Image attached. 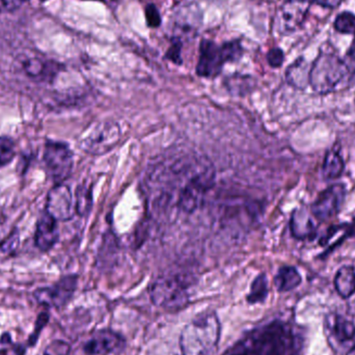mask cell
I'll return each mask as SVG.
<instances>
[{"mask_svg": "<svg viewBox=\"0 0 355 355\" xmlns=\"http://www.w3.org/2000/svg\"><path fill=\"white\" fill-rule=\"evenodd\" d=\"M300 339L283 321H272L246 334L225 355H298Z\"/></svg>", "mask_w": 355, "mask_h": 355, "instance_id": "6da1fadb", "label": "cell"}, {"mask_svg": "<svg viewBox=\"0 0 355 355\" xmlns=\"http://www.w3.org/2000/svg\"><path fill=\"white\" fill-rule=\"evenodd\" d=\"M221 327L214 311L202 313L190 321L180 335L183 355H213L218 347Z\"/></svg>", "mask_w": 355, "mask_h": 355, "instance_id": "7a4b0ae2", "label": "cell"}, {"mask_svg": "<svg viewBox=\"0 0 355 355\" xmlns=\"http://www.w3.org/2000/svg\"><path fill=\"white\" fill-rule=\"evenodd\" d=\"M349 67L334 53L322 52L310 71V85L319 95L335 93L346 87L352 79Z\"/></svg>", "mask_w": 355, "mask_h": 355, "instance_id": "3957f363", "label": "cell"}, {"mask_svg": "<svg viewBox=\"0 0 355 355\" xmlns=\"http://www.w3.org/2000/svg\"><path fill=\"white\" fill-rule=\"evenodd\" d=\"M243 55V48L239 41L218 44L210 40H202L200 44V58L196 74L204 78H214L223 71L227 62H237Z\"/></svg>", "mask_w": 355, "mask_h": 355, "instance_id": "277c9868", "label": "cell"}, {"mask_svg": "<svg viewBox=\"0 0 355 355\" xmlns=\"http://www.w3.org/2000/svg\"><path fill=\"white\" fill-rule=\"evenodd\" d=\"M150 297L156 306L168 312L183 310L189 304L187 284L178 275L158 277L150 288Z\"/></svg>", "mask_w": 355, "mask_h": 355, "instance_id": "5b68a950", "label": "cell"}, {"mask_svg": "<svg viewBox=\"0 0 355 355\" xmlns=\"http://www.w3.org/2000/svg\"><path fill=\"white\" fill-rule=\"evenodd\" d=\"M43 162L48 177L55 185L64 183L72 175L74 155L68 144L48 139L44 147Z\"/></svg>", "mask_w": 355, "mask_h": 355, "instance_id": "8992f818", "label": "cell"}, {"mask_svg": "<svg viewBox=\"0 0 355 355\" xmlns=\"http://www.w3.org/2000/svg\"><path fill=\"white\" fill-rule=\"evenodd\" d=\"M214 172L210 166L202 164L186 182L180 191L179 207L184 212L191 213L196 211L204 202L207 192L214 184Z\"/></svg>", "mask_w": 355, "mask_h": 355, "instance_id": "52a82bcc", "label": "cell"}, {"mask_svg": "<svg viewBox=\"0 0 355 355\" xmlns=\"http://www.w3.org/2000/svg\"><path fill=\"white\" fill-rule=\"evenodd\" d=\"M122 137L120 125L114 121L97 123L81 141V149L89 154L101 155L116 147Z\"/></svg>", "mask_w": 355, "mask_h": 355, "instance_id": "ba28073f", "label": "cell"}, {"mask_svg": "<svg viewBox=\"0 0 355 355\" xmlns=\"http://www.w3.org/2000/svg\"><path fill=\"white\" fill-rule=\"evenodd\" d=\"M78 285V277L71 275L62 277L50 287L39 288L33 296L37 304L46 308H64L74 295Z\"/></svg>", "mask_w": 355, "mask_h": 355, "instance_id": "9c48e42d", "label": "cell"}, {"mask_svg": "<svg viewBox=\"0 0 355 355\" xmlns=\"http://www.w3.org/2000/svg\"><path fill=\"white\" fill-rule=\"evenodd\" d=\"M311 0H286L277 14V27L279 33H295L304 25L308 17Z\"/></svg>", "mask_w": 355, "mask_h": 355, "instance_id": "30bf717a", "label": "cell"}, {"mask_svg": "<svg viewBox=\"0 0 355 355\" xmlns=\"http://www.w3.org/2000/svg\"><path fill=\"white\" fill-rule=\"evenodd\" d=\"M346 189L344 184H334L323 190L311 206V212L318 220L327 221L335 217L345 202Z\"/></svg>", "mask_w": 355, "mask_h": 355, "instance_id": "8fae6325", "label": "cell"}, {"mask_svg": "<svg viewBox=\"0 0 355 355\" xmlns=\"http://www.w3.org/2000/svg\"><path fill=\"white\" fill-rule=\"evenodd\" d=\"M45 210L58 221H67L73 218L75 202L69 186L58 184L48 192Z\"/></svg>", "mask_w": 355, "mask_h": 355, "instance_id": "7c38bea8", "label": "cell"}, {"mask_svg": "<svg viewBox=\"0 0 355 355\" xmlns=\"http://www.w3.org/2000/svg\"><path fill=\"white\" fill-rule=\"evenodd\" d=\"M329 343L340 354H346L355 333V324L340 315H329L325 321Z\"/></svg>", "mask_w": 355, "mask_h": 355, "instance_id": "4fadbf2b", "label": "cell"}, {"mask_svg": "<svg viewBox=\"0 0 355 355\" xmlns=\"http://www.w3.org/2000/svg\"><path fill=\"white\" fill-rule=\"evenodd\" d=\"M126 347V340L121 334L112 329H100L93 334L83 345L87 355H107L122 352Z\"/></svg>", "mask_w": 355, "mask_h": 355, "instance_id": "5bb4252c", "label": "cell"}, {"mask_svg": "<svg viewBox=\"0 0 355 355\" xmlns=\"http://www.w3.org/2000/svg\"><path fill=\"white\" fill-rule=\"evenodd\" d=\"M58 220L44 210L37 219L35 232V245L40 252H47L51 250L58 241Z\"/></svg>", "mask_w": 355, "mask_h": 355, "instance_id": "9a60e30c", "label": "cell"}, {"mask_svg": "<svg viewBox=\"0 0 355 355\" xmlns=\"http://www.w3.org/2000/svg\"><path fill=\"white\" fill-rule=\"evenodd\" d=\"M314 215L306 207L296 208L290 219V231L298 240L312 239L317 234V223Z\"/></svg>", "mask_w": 355, "mask_h": 355, "instance_id": "2e32d148", "label": "cell"}, {"mask_svg": "<svg viewBox=\"0 0 355 355\" xmlns=\"http://www.w3.org/2000/svg\"><path fill=\"white\" fill-rule=\"evenodd\" d=\"M23 69L27 76L40 80L53 79L60 71V66L55 62H44L41 58H29L23 62Z\"/></svg>", "mask_w": 355, "mask_h": 355, "instance_id": "e0dca14e", "label": "cell"}, {"mask_svg": "<svg viewBox=\"0 0 355 355\" xmlns=\"http://www.w3.org/2000/svg\"><path fill=\"white\" fill-rule=\"evenodd\" d=\"M311 67L304 58L296 60L286 71V79L288 83L296 89H306L310 85Z\"/></svg>", "mask_w": 355, "mask_h": 355, "instance_id": "ac0fdd59", "label": "cell"}, {"mask_svg": "<svg viewBox=\"0 0 355 355\" xmlns=\"http://www.w3.org/2000/svg\"><path fill=\"white\" fill-rule=\"evenodd\" d=\"M202 25V12L196 4L187 6L177 15V26L183 33L193 35Z\"/></svg>", "mask_w": 355, "mask_h": 355, "instance_id": "d6986e66", "label": "cell"}, {"mask_svg": "<svg viewBox=\"0 0 355 355\" xmlns=\"http://www.w3.org/2000/svg\"><path fill=\"white\" fill-rule=\"evenodd\" d=\"M335 287L339 295L348 300L355 293V269L352 266H343L335 277Z\"/></svg>", "mask_w": 355, "mask_h": 355, "instance_id": "ffe728a7", "label": "cell"}, {"mask_svg": "<svg viewBox=\"0 0 355 355\" xmlns=\"http://www.w3.org/2000/svg\"><path fill=\"white\" fill-rule=\"evenodd\" d=\"M302 283V275L295 267L283 266L275 277V286L279 292H289Z\"/></svg>", "mask_w": 355, "mask_h": 355, "instance_id": "44dd1931", "label": "cell"}, {"mask_svg": "<svg viewBox=\"0 0 355 355\" xmlns=\"http://www.w3.org/2000/svg\"><path fill=\"white\" fill-rule=\"evenodd\" d=\"M345 162L339 152L331 150L325 154L322 164V176L325 180L338 179L343 174Z\"/></svg>", "mask_w": 355, "mask_h": 355, "instance_id": "7402d4cb", "label": "cell"}, {"mask_svg": "<svg viewBox=\"0 0 355 355\" xmlns=\"http://www.w3.org/2000/svg\"><path fill=\"white\" fill-rule=\"evenodd\" d=\"M75 212L79 216L85 217L93 207V187L87 183L80 184L75 192Z\"/></svg>", "mask_w": 355, "mask_h": 355, "instance_id": "603a6c76", "label": "cell"}, {"mask_svg": "<svg viewBox=\"0 0 355 355\" xmlns=\"http://www.w3.org/2000/svg\"><path fill=\"white\" fill-rule=\"evenodd\" d=\"M268 296V281L265 273H261L252 282L250 291L246 296L250 304H262Z\"/></svg>", "mask_w": 355, "mask_h": 355, "instance_id": "cb8c5ba5", "label": "cell"}, {"mask_svg": "<svg viewBox=\"0 0 355 355\" xmlns=\"http://www.w3.org/2000/svg\"><path fill=\"white\" fill-rule=\"evenodd\" d=\"M349 230H352V227L348 225L331 227V229L327 231V235L321 238L320 245L327 246L329 250H331V248H334V246L338 245V244L343 241L344 238L346 237Z\"/></svg>", "mask_w": 355, "mask_h": 355, "instance_id": "d4e9b609", "label": "cell"}, {"mask_svg": "<svg viewBox=\"0 0 355 355\" xmlns=\"http://www.w3.org/2000/svg\"><path fill=\"white\" fill-rule=\"evenodd\" d=\"M16 157V144L10 137H0V168L8 166Z\"/></svg>", "mask_w": 355, "mask_h": 355, "instance_id": "484cf974", "label": "cell"}, {"mask_svg": "<svg viewBox=\"0 0 355 355\" xmlns=\"http://www.w3.org/2000/svg\"><path fill=\"white\" fill-rule=\"evenodd\" d=\"M334 27L343 35H355V15L350 12H341L336 18Z\"/></svg>", "mask_w": 355, "mask_h": 355, "instance_id": "4316f807", "label": "cell"}, {"mask_svg": "<svg viewBox=\"0 0 355 355\" xmlns=\"http://www.w3.org/2000/svg\"><path fill=\"white\" fill-rule=\"evenodd\" d=\"M71 346L62 340H55L46 347L43 355H70Z\"/></svg>", "mask_w": 355, "mask_h": 355, "instance_id": "83f0119b", "label": "cell"}, {"mask_svg": "<svg viewBox=\"0 0 355 355\" xmlns=\"http://www.w3.org/2000/svg\"><path fill=\"white\" fill-rule=\"evenodd\" d=\"M145 12L148 26L153 27V28L160 26V24H162V16H160L159 10H158L157 6L155 4H148L145 8Z\"/></svg>", "mask_w": 355, "mask_h": 355, "instance_id": "f1b7e54d", "label": "cell"}, {"mask_svg": "<svg viewBox=\"0 0 355 355\" xmlns=\"http://www.w3.org/2000/svg\"><path fill=\"white\" fill-rule=\"evenodd\" d=\"M182 42L179 37L173 40L172 44H171L170 48L166 53V60H170L171 62H174L176 64H182Z\"/></svg>", "mask_w": 355, "mask_h": 355, "instance_id": "f546056e", "label": "cell"}, {"mask_svg": "<svg viewBox=\"0 0 355 355\" xmlns=\"http://www.w3.org/2000/svg\"><path fill=\"white\" fill-rule=\"evenodd\" d=\"M19 245V233L14 230L8 237L0 241V250L3 252H10L16 250Z\"/></svg>", "mask_w": 355, "mask_h": 355, "instance_id": "4dcf8cb0", "label": "cell"}, {"mask_svg": "<svg viewBox=\"0 0 355 355\" xmlns=\"http://www.w3.org/2000/svg\"><path fill=\"white\" fill-rule=\"evenodd\" d=\"M285 54L281 48H272L267 53V62L271 68H279L284 64Z\"/></svg>", "mask_w": 355, "mask_h": 355, "instance_id": "1f68e13d", "label": "cell"}, {"mask_svg": "<svg viewBox=\"0 0 355 355\" xmlns=\"http://www.w3.org/2000/svg\"><path fill=\"white\" fill-rule=\"evenodd\" d=\"M48 320H49V315L47 313H42L40 316L37 317V322H35V333L29 338V344L31 345H35V342L37 341V337H39L40 331L46 327Z\"/></svg>", "mask_w": 355, "mask_h": 355, "instance_id": "d6a6232c", "label": "cell"}, {"mask_svg": "<svg viewBox=\"0 0 355 355\" xmlns=\"http://www.w3.org/2000/svg\"><path fill=\"white\" fill-rule=\"evenodd\" d=\"M29 0H0V12H10L20 8Z\"/></svg>", "mask_w": 355, "mask_h": 355, "instance_id": "836d02e7", "label": "cell"}, {"mask_svg": "<svg viewBox=\"0 0 355 355\" xmlns=\"http://www.w3.org/2000/svg\"><path fill=\"white\" fill-rule=\"evenodd\" d=\"M312 3L318 4L327 8H336L343 3L344 0H311Z\"/></svg>", "mask_w": 355, "mask_h": 355, "instance_id": "e575fe53", "label": "cell"}, {"mask_svg": "<svg viewBox=\"0 0 355 355\" xmlns=\"http://www.w3.org/2000/svg\"><path fill=\"white\" fill-rule=\"evenodd\" d=\"M348 56H349L350 60L355 64V39L354 43H352V47H350L349 51H348Z\"/></svg>", "mask_w": 355, "mask_h": 355, "instance_id": "d590c367", "label": "cell"}, {"mask_svg": "<svg viewBox=\"0 0 355 355\" xmlns=\"http://www.w3.org/2000/svg\"><path fill=\"white\" fill-rule=\"evenodd\" d=\"M346 355H355V333L354 338H352V344H350L349 349L347 350Z\"/></svg>", "mask_w": 355, "mask_h": 355, "instance_id": "8d00e7d4", "label": "cell"}, {"mask_svg": "<svg viewBox=\"0 0 355 355\" xmlns=\"http://www.w3.org/2000/svg\"><path fill=\"white\" fill-rule=\"evenodd\" d=\"M41 1H46V0H41Z\"/></svg>", "mask_w": 355, "mask_h": 355, "instance_id": "74e56055", "label": "cell"}, {"mask_svg": "<svg viewBox=\"0 0 355 355\" xmlns=\"http://www.w3.org/2000/svg\"><path fill=\"white\" fill-rule=\"evenodd\" d=\"M352 230H354V231H355V227H354V229H352Z\"/></svg>", "mask_w": 355, "mask_h": 355, "instance_id": "f35d334b", "label": "cell"}]
</instances>
